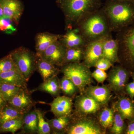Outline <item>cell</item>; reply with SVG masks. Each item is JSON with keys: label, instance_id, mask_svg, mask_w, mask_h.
<instances>
[{"label": "cell", "instance_id": "cell-5", "mask_svg": "<svg viewBox=\"0 0 134 134\" xmlns=\"http://www.w3.org/2000/svg\"><path fill=\"white\" fill-rule=\"evenodd\" d=\"M115 39L119 46L120 62L123 60L134 67V22L117 32Z\"/></svg>", "mask_w": 134, "mask_h": 134}, {"label": "cell", "instance_id": "cell-20", "mask_svg": "<svg viewBox=\"0 0 134 134\" xmlns=\"http://www.w3.org/2000/svg\"><path fill=\"white\" fill-rule=\"evenodd\" d=\"M111 91L108 86L90 85L86 91V95L94 99L100 105L108 102L111 97Z\"/></svg>", "mask_w": 134, "mask_h": 134}, {"label": "cell", "instance_id": "cell-10", "mask_svg": "<svg viewBox=\"0 0 134 134\" xmlns=\"http://www.w3.org/2000/svg\"><path fill=\"white\" fill-rule=\"evenodd\" d=\"M66 50L59 40L49 46L41 54L37 55L56 66L61 67L63 65Z\"/></svg>", "mask_w": 134, "mask_h": 134}, {"label": "cell", "instance_id": "cell-1", "mask_svg": "<svg viewBox=\"0 0 134 134\" xmlns=\"http://www.w3.org/2000/svg\"><path fill=\"white\" fill-rule=\"evenodd\" d=\"M111 32H118L134 22V2L106 0L101 8Z\"/></svg>", "mask_w": 134, "mask_h": 134}, {"label": "cell", "instance_id": "cell-19", "mask_svg": "<svg viewBox=\"0 0 134 134\" xmlns=\"http://www.w3.org/2000/svg\"><path fill=\"white\" fill-rule=\"evenodd\" d=\"M61 36L60 34H54L48 32L38 33L35 37L36 54H41L49 46L59 40Z\"/></svg>", "mask_w": 134, "mask_h": 134}, {"label": "cell", "instance_id": "cell-22", "mask_svg": "<svg viewBox=\"0 0 134 134\" xmlns=\"http://www.w3.org/2000/svg\"><path fill=\"white\" fill-rule=\"evenodd\" d=\"M21 133L37 134L38 117L35 109L24 114Z\"/></svg>", "mask_w": 134, "mask_h": 134}, {"label": "cell", "instance_id": "cell-15", "mask_svg": "<svg viewBox=\"0 0 134 134\" xmlns=\"http://www.w3.org/2000/svg\"><path fill=\"white\" fill-rule=\"evenodd\" d=\"M74 105L77 111L85 114L96 113L99 110L100 105L87 95L77 97Z\"/></svg>", "mask_w": 134, "mask_h": 134}, {"label": "cell", "instance_id": "cell-25", "mask_svg": "<svg viewBox=\"0 0 134 134\" xmlns=\"http://www.w3.org/2000/svg\"><path fill=\"white\" fill-rule=\"evenodd\" d=\"M84 47L66 48L63 65L72 63L81 62L83 59Z\"/></svg>", "mask_w": 134, "mask_h": 134}, {"label": "cell", "instance_id": "cell-24", "mask_svg": "<svg viewBox=\"0 0 134 134\" xmlns=\"http://www.w3.org/2000/svg\"><path fill=\"white\" fill-rule=\"evenodd\" d=\"M116 106L118 113L124 119H134V107L129 99L125 97L120 98Z\"/></svg>", "mask_w": 134, "mask_h": 134}, {"label": "cell", "instance_id": "cell-27", "mask_svg": "<svg viewBox=\"0 0 134 134\" xmlns=\"http://www.w3.org/2000/svg\"><path fill=\"white\" fill-rule=\"evenodd\" d=\"M24 114L7 104L0 111V127L6 121L22 117Z\"/></svg>", "mask_w": 134, "mask_h": 134}, {"label": "cell", "instance_id": "cell-40", "mask_svg": "<svg viewBox=\"0 0 134 134\" xmlns=\"http://www.w3.org/2000/svg\"><path fill=\"white\" fill-rule=\"evenodd\" d=\"M4 16V13H3V10L1 6L0 5V18L3 17Z\"/></svg>", "mask_w": 134, "mask_h": 134}, {"label": "cell", "instance_id": "cell-30", "mask_svg": "<svg viewBox=\"0 0 134 134\" xmlns=\"http://www.w3.org/2000/svg\"><path fill=\"white\" fill-rule=\"evenodd\" d=\"M114 115L112 109L106 108L102 110L99 117L100 125L105 129L111 127L113 122Z\"/></svg>", "mask_w": 134, "mask_h": 134}, {"label": "cell", "instance_id": "cell-41", "mask_svg": "<svg viewBox=\"0 0 134 134\" xmlns=\"http://www.w3.org/2000/svg\"><path fill=\"white\" fill-rule=\"evenodd\" d=\"M116 1H130L133 2H134V0H116Z\"/></svg>", "mask_w": 134, "mask_h": 134}, {"label": "cell", "instance_id": "cell-11", "mask_svg": "<svg viewBox=\"0 0 134 134\" xmlns=\"http://www.w3.org/2000/svg\"><path fill=\"white\" fill-rule=\"evenodd\" d=\"M72 97L66 96L55 97L51 103H42L48 104L50 107V111L55 117L70 116L72 114L74 103Z\"/></svg>", "mask_w": 134, "mask_h": 134}, {"label": "cell", "instance_id": "cell-38", "mask_svg": "<svg viewBox=\"0 0 134 134\" xmlns=\"http://www.w3.org/2000/svg\"><path fill=\"white\" fill-rule=\"evenodd\" d=\"M7 104V102L5 100L1 93L0 92V111Z\"/></svg>", "mask_w": 134, "mask_h": 134}, {"label": "cell", "instance_id": "cell-4", "mask_svg": "<svg viewBox=\"0 0 134 134\" xmlns=\"http://www.w3.org/2000/svg\"><path fill=\"white\" fill-rule=\"evenodd\" d=\"M60 72L70 79L81 92L93 82L90 68L81 62L72 63L61 67Z\"/></svg>", "mask_w": 134, "mask_h": 134}, {"label": "cell", "instance_id": "cell-16", "mask_svg": "<svg viewBox=\"0 0 134 134\" xmlns=\"http://www.w3.org/2000/svg\"><path fill=\"white\" fill-rule=\"evenodd\" d=\"M27 82L16 68L0 74V84H8L27 88Z\"/></svg>", "mask_w": 134, "mask_h": 134}, {"label": "cell", "instance_id": "cell-26", "mask_svg": "<svg viewBox=\"0 0 134 134\" xmlns=\"http://www.w3.org/2000/svg\"><path fill=\"white\" fill-rule=\"evenodd\" d=\"M23 117L12 119L4 122L0 127V133L9 132L15 134L18 130L21 129L23 124Z\"/></svg>", "mask_w": 134, "mask_h": 134}, {"label": "cell", "instance_id": "cell-23", "mask_svg": "<svg viewBox=\"0 0 134 134\" xmlns=\"http://www.w3.org/2000/svg\"><path fill=\"white\" fill-rule=\"evenodd\" d=\"M46 119L50 126L51 134H62L66 133L67 127L71 121V115L55 117L52 119Z\"/></svg>", "mask_w": 134, "mask_h": 134}, {"label": "cell", "instance_id": "cell-29", "mask_svg": "<svg viewBox=\"0 0 134 134\" xmlns=\"http://www.w3.org/2000/svg\"><path fill=\"white\" fill-rule=\"evenodd\" d=\"M61 91L66 96L72 97L79 91L78 88L69 79L63 76L60 80Z\"/></svg>", "mask_w": 134, "mask_h": 134}, {"label": "cell", "instance_id": "cell-42", "mask_svg": "<svg viewBox=\"0 0 134 134\" xmlns=\"http://www.w3.org/2000/svg\"><path fill=\"white\" fill-rule=\"evenodd\" d=\"M133 81H134V73L133 74Z\"/></svg>", "mask_w": 134, "mask_h": 134}, {"label": "cell", "instance_id": "cell-17", "mask_svg": "<svg viewBox=\"0 0 134 134\" xmlns=\"http://www.w3.org/2000/svg\"><path fill=\"white\" fill-rule=\"evenodd\" d=\"M103 57L109 60L113 65L120 63L118 42L113 38L111 34L106 37L103 43Z\"/></svg>", "mask_w": 134, "mask_h": 134}, {"label": "cell", "instance_id": "cell-34", "mask_svg": "<svg viewBox=\"0 0 134 134\" xmlns=\"http://www.w3.org/2000/svg\"><path fill=\"white\" fill-rule=\"evenodd\" d=\"M15 68L10 54L0 59V74Z\"/></svg>", "mask_w": 134, "mask_h": 134}, {"label": "cell", "instance_id": "cell-31", "mask_svg": "<svg viewBox=\"0 0 134 134\" xmlns=\"http://www.w3.org/2000/svg\"><path fill=\"white\" fill-rule=\"evenodd\" d=\"M38 117V134H51V129L44 114L41 110L35 108Z\"/></svg>", "mask_w": 134, "mask_h": 134}, {"label": "cell", "instance_id": "cell-18", "mask_svg": "<svg viewBox=\"0 0 134 134\" xmlns=\"http://www.w3.org/2000/svg\"><path fill=\"white\" fill-rule=\"evenodd\" d=\"M36 70L39 73L43 81L58 75L60 72L58 67L44 59L39 55L36 54Z\"/></svg>", "mask_w": 134, "mask_h": 134}, {"label": "cell", "instance_id": "cell-36", "mask_svg": "<svg viewBox=\"0 0 134 134\" xmlns=\"http://www.w3.org/2000/svg\"><path fill=\"white\" fill-rule=\"evenodd\" d=\"M113 65L109 60L102 57L96 62L94 67H96V68L106 71L113 66Z\"/></svg>", "mask_w": 134, "mask_h": 134}, {"label": "cell", "instance_id": "cell-37", "mask_svg": "<svg viewBox=\"0 0 134 134\" xmlns=\"http://www.w3.org/2000/svg\"><path fill=\"white\" fill-rule=\"evenodd\" d=\"M126 90L128 94L130 97L133 98L134 97V81L129 83L127 85Z\"/></svg>", "mask_w": 134, "mask_h": 134}, {"label": "cell", "instance_id": "cell-2", "mask_svg": "<svg viewBox=\"0 0 134 134\" xmlns=\"http://www.w3.org/2000/svg\"><path fill=\"white\" fill-rule=\"evenodd\" d=\"M87 43L111 34L108 20L100 8L83 17L74 27Z\"/></svg>", "mask_w": 134, "mask_h": 134}, {"label": "cell", "instance_id": "cell-32", "mask_svg": "<svg viewBox=\"0 0 134 134\" xmlns=\"http://www.w3.org/2000/svg\"><path fill=\"white\" fill-rule=\"evenodd\" d=\"M16 24L12 19L4 16L0 18V32L8 34H12L17 31Z\"/></svg>", "mask_w": 134, "mask_h": 134}, {"label": "cell", "instance_id": "cell-12", "mask_svg": "<svg viewBox=\"0 0 134 134\" xmlns=\"http://www.w3.org/2000/svg\"><path fill=\"white\" fill-rule=\"evenodd\" d=\"M128 77L127 71L121 66L113 67L107 77L110 87L116 92L119 91L125 88Z\"/></svg>", "mask_w": 134, "mask_h": 134}, {"label": "cell", "instance_id": "cell-28", "mask_svg": "<svg viewBox=\"0 0 134 134\" xmlns=\"http://www.w3.org/2000/svg\"><path fill=\"white\" fill-rule=\"evenodd\" d=\"M24 88L8 84H0V92L5 100L8 102Z\"/></svg>", "mask_w": 134, "mask_h": 134}, {"label": "cell", "instance_id": "cell-3", "mask_svg": "<svg viewBox=\"0 0 134 134\" xmlns=\"http://www.w3.org/2000/svg\"><path fill=\"white\" fill-rule=\"evenodd\" d=\"M103 0H56L65 18L66 29L74 28L83 17L99 9Z\"/></svg>", "mask_w": 134, "mask_h": 134}, {"label": "cell", "instance_id": "cell-13", "mask_svg": "<svg viewBox=\"0 0 134 134\" xmlns=\"http://www.w3.org/2000/svg\"><path fill=\"white\" fill-rule=\"evenodd\" d=\"M4 16L12 19L16 25L23 13V5L20 0H0Z\"/></svg>", "mask_w": 134, "mask_h": 134}, {"label": "cell", "instance_id": "cell-39", "mask_svg": "<svg viewBox=\"0 0 134 134\" xmlns=\"http://www.w3.org/2000/svg\"><path fill=\"white\" fill-rule=\"evenodd\" d=\"M126 133L127 134H134V122L130 123L127 130Z\"/></svg>", "mask_w": 134, "mask_h": 134}, {"label": "cell", "instance_id": "cell-33", "mask_svg": "<svg viewBox=\"0 0 134 134\" xmlns=\"http://www.w3.org/2000/svg\"><path fill=\"white\" fill-rule=\"evenodd\" d=\"M124 119L119 113L114 115L113 122L111 127V132L114 134L122 133L124 130Z\"/></svg>", "mask_w": 134, "mask_h": 134}, {"label": "cell", "instance_id": "cell-35", "mask_svg": "<svg viewBox=\"0 0 134 134\" xmlns=\"http://www.w3.org/2000/svg\"><path fill=\"white\" fill-rule=\"evenodd\" d=\"M92 78L95 79L98 82L102 83L107 78L108 75L104 70L96 68L92 73Z\"/></svg>", "mask_w": 134, "mask_h": 134}, {"label": "cell", "instance_id": "cell-8", "mask_svg": "<svg viewBox=\"0 0 134 134\" xmlns=\"http://www.w3.org/2000/svg\"><path fill=\"white\" fill-rule=\"evenodd\" d=\"M107 36L88 42L84 47L83 63L87 66L94 67L96 62L103 57V43Z\"/></svg>", "mask_w": 134, "mask_h": 134}, {"label": "cell", "instance_id": "cell-7", "mask_svg": "<svg viewBox=\"0 0 134 134\" xmlns=\"http://www.w3.org/2000/svg\"><path fill=\"white\" fill-rule=\"evenodd\" d=\"M100 127L93 121L88 120H77L71 115L70 122L67 127L68 134H101Z\"/></svg>", "mask_w": 134, "mask_h": 134}, {"label": "cell", "instance_id": "cell-6", "mask_svg": "<svg viewBox=\"0 0 134 134\" xmlns=\"http://www.w3.org/2000/svg\"><path fill=\"white\" fill-rule=\"evenodd\" d=\"M9 54L16 67L28 82L36 70V53L28 48L20 47Z\"/></svg>", "mask_w": 134, "mask_h": 134}, {"label": "cell", "instance_id": "cell-21", "mask_svg": "<svg viewBox=\"0 0 134 134\" xmlns=\"http://www.w3.org/2000/svg\"><path fill=\"white\" fill-rule=\"evenodd\" d=\"M30 91L32 93L36 91H40L49 93L53 97H57L59 96L61 91L60 79L58 75L54 76L44 81L39 86Z\"/></svg>", "mask_w": 134, "mask_h": 134}, {"label": "cell", "instance_id": "cell-14", "mask_svg": "<svg viewBox=\"0 0 134 134\" xmlns=\"http://www.w3.org/2000/svg\"><path fill=\"white\" fill-rule=\"evenodd\" d=\"M59 41L66 48L83 47L87 43L75 28L66 29L64 35H62Z\"/></svg>", "mask_w": 134, "mask_h": 134}, {"label": "cell", "instance_id": "cell-9", "mask_svg": "<svg viewBox=\"0 0 134 134\" xmlns=\"http://www.w3.org/2000/svg\"><path fill=\"white\" fill-rule=\"evenodd\" d=\"M31 93L27 88H23L7 102V105L24 114L36 105V102L31 97Z\"/></svg>", "mask_w": 134, "mask_h": 134}]
</instances>
